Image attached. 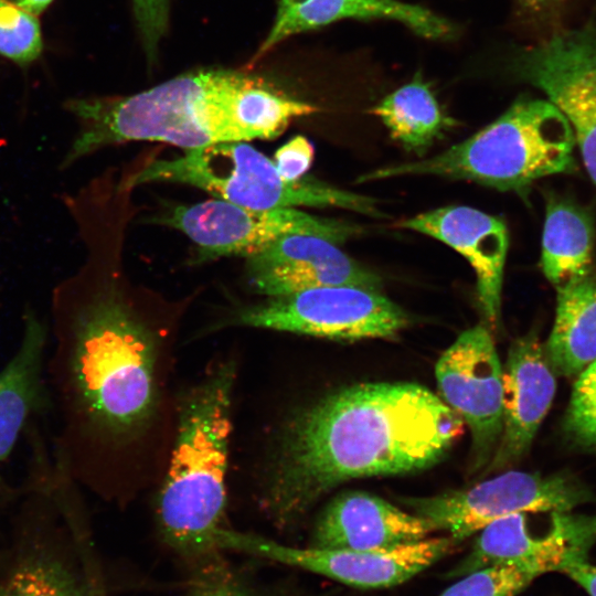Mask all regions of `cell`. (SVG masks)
<instances>
[{"instance_id": "obj_1", "label": "cell", "mask_w": 596, "mask_h": 596, "mask_svg": "<svg viewBox=\"0 0 596 596\" xmlns=\"http://www.w3.org/2000/svg\"><path fill=\"white\" fill-rule=\"evenodd\" d=\"M129 212L110 202L76 206L82 265L53 290L46 359L57 415L52 455L79 487L109 493L126 447L159 403L162 332L147 310L149 292L123 266Z\"/></svg>"}, {"instance_id": "obj_2", "label": "cell", "mask_w": 596, "mask_h": 596, "mask_svg": "<svg viewBox=\"0 0 596 596\" xmlns=\"http://www.w3.org/2000/svg\"><path fill=\"white\" fill-rule=\"evenodd\" d=\"M465 429L426 386L361 382L290 413L265 465L260 505L278 525L300 519L349 480L416 472L437 464Z\"/></svg>"}, {"instance_id": "obj_3", "label": "cell", "mask_w": 596, "mask_h": 596, "mask_svg": "<svg viewBox=\"0 0 596 596\" xmlns=\"http://www.w3.org/2000/svg\"><path fill=\"white\" fill-rule=\"evenodd\" d=\"M65 108L79 129L62 169L129 141H160L187 151L273 139L294 119L319 110L264 77L223 67L183 73L132 95L70 99Z\"/></svg>"}, {"instance_id": "obj_4", "label": "cell", "mask_w": 596, "mask_h": 596, "mask_svg": "<svg viewBox=\"0 0 596 596\" xmlns=\"http://www.w3.org/2000/svg\"><path fill=\"white\" fill-rule=\"evenodd\" d=\"M235 364L213 366L179 404L178 429L157 502L164 542L189 558H211L224 528Z\"/></svg>"}, {"instance_id": "obj_5", "label": "cell", "mask_w": 596, "mask_h": 596, "mask_svg": "<svg viewBox=\"0 0 596 596\" xmlns=\"http://www.w3.org/2000/svg\"><path fill=\"white\" fill-rule=\"evenodd\" d=\"M575 149L572 127L556 106L521 97L494 121L441 153L375 169L356 182L435 175L521 192L539 179L574 172Z\"/></svg>"}, {"instance_id": "obj_6", "label": "cell", "mask_w": 596, "mask_h": 596, "mask_svg": "<svg viewBox=\"0 0 596 596\" xmlns=\"http://www.w3.org/2000/svg\"><path fill=\"white\" fill-rule=\"evenodd\" d=\"M120 181L131 191L153 182L191 185L215 199L254 210L336 206L381 216L370 196L307 175L286 180L274 161L246 141L221 142L187 150L172 159L152 160Z\"/></svg>"}, {"instance_id": "obj_7", "label": "cell", "mask_w": 596, "mask_h": 596, "mask_svg": "<svg viewBox=\"0 0 596 596\" xmlns=\"http://www.w3.org/2000/svg\"><path fill=\"white\" fill-rule=\"evenodd\" d=\"M227 320L233 327L340 341L390 339L408 323L406 312L380 290L348 285L268 297L235 309Z\"/></svg>"}, {"instance_id": "obj_8", "label": "cell", "mask_w": 596, "mask_h": 596, "mask_svg": "<svg viewBox=\"0 0 596 596\" xmlns=\"http://www.w3.org/2000/svg\"><path fill=\"white\" fill-rule=\"evenodd\" d=\"M589 494L574 477L507 470L466 489L401 500L435 531L459 542L510 514L572 511Z\"/></svg>"}, {"instance_id": "obj_9", "label": "cell", "mask_w": 596, "mask_h": 596, "mask_svg": "<svg viewBox=\"0 0 596 596\" xmlns=\"http://www.w3.org/2000/svg\"><path fill=\"white\" fill-rule=\"evenodd\" d=\"M153 222L182 232L196 246L200 260L222 256L246 257L289 234L316 235L338 245L361 227L306 213L297 207L254 210L221 199L175 205Z\"/></svg>"}, {"instance_id": "obj_10", "label": "cell", "mask_w": 596, "mask_h": 596, "mask_svg": "<svg viewBox=\"0 0 596 596\" xmlns=\"http://www.w3.org/2000/svg\"><path fill=\"white\" fill-rule=\"evenodd\" d=\"M215 542L219 550L244 552L358 588H386L407 582L458 543L444 535L386 549L295 547L225 528L216 532Z\"/></svg>"}, {"instance_id": "obj_11", "label": "cell", "mask_w": 596, "mask_h": 596, "mask_svg": "<svg viewBox=\"0 0 596 596\" xmlns=\"http://www.w3.org/2000/svg\"><path fill=\"white\" fill-rule=\"evenodd\" d=\"M596 543V515L572 511L519 512L485 526L468 554L447 573L458 578L502 564H520L540 575L564 572L587 560Z\"/></svg>"}, {"instance_id": "obj_12", "label": "cell", "mask_w": 596, "mask_h": 596, "mask_svg": "<svg viewBox=\"0 0 596 596\" xmlns=\"http://www.w3.org/2000/svg\"><path fill=\"white\" fill-rule=\"evenodd\" d=\"M443 402L468 427L470 470L486 469L502 429L503 365L491 329L478 323L460 332L435 364Z\"/></svg>"}, {"instance_id": "obj_13", "label": "cell", "mask_w": 596, "mask_h": 596, "mask_svg": "<svg viewBox=\"0 0 596 596\" xmlns=\"http://www.w3.org/2000/svg\"><path fill=\"white\" fill-rule=\"evenodd\" d=\"M512 71L541 89L565 116L596 184V28L556 33L521 50L512 61Z\"/></svg>"}, {"instance_id": "obj_14", "label": "cell", "mask_w": 596, "mask_h": 596, "mask_svg": "<svg viewBox=\"0 0 596 596\" xmlns=\"http://www.w3.org/2000/svg\"><path fill=\"white\" fill-rule=\"evenodd\" d=\"M244 258L247 285L265 298L326 286L382 287L376 274L316 235H285Z\"/></svg>"}, {"instance_id": "obj_15", "label": "cell", "mask_w": 596, "mask_h": 596, "mask_svg": "<svg viewBox=\"0 0 596 596\" xmlns=\"http://www.w3.org/2000/svg\"><path fill=\"white\" fill-rule=\"evenodd\" d=\"M448 245L462 255L476 275V296L485 323L491 329L501 317V294L509 248L505 223L465 205H448L396 224Z\"/></svg>"}, {"instance_id": "obj_16", "label": "cell", "mask_w": 596, "mask_h": 596, "mask_svg": "<svg viewBox=\"0 0 596 596\" xmlns=\"http://www.w3.org/2000/svg\"><path fill=\"white\" fill-rule=\"evenodd\" d=\"M555 375L535 332L511 343L503 365L502 429L486 473L515 465L529 451L552 405Z\"/></svg>"}, {"instance_id": "obj_17", "label": "cell", "mask_w": 596, "mask_h": 596, "mask_svg": "<svg viewBox=\"0 0 596 596\" xmlns=\"http://www.w3.org/2000/svg\"><path fill=\"white\" fill-rule=\"evenodd\" d=\"M435 530L423 518L365 491L334 497L317 519L312 545L322 549H386L424 540Z\"/></svg>"}, {"instance_id": "obj_18", "label": "cell", "mask_w": 596, "mask_h": 596, "mask_svg": "<svg viewBox=\"0 0 596 596\" xmlns=\"http://www.w3.org/2000/svg\"><path fill=\"white\" fill-rule=\"evenodd\" d=\"M274 23L254 61L286 39L342 19H386L400 22L427 39H444L451 24L430 10L400 0H276Z\"/></svg>"}, {"instance_id": "obj_19", "label": "cell", "mask_w": 596, "mask_h": 596, "mask_svg": "<svg viewBox=\"0 0 596 596\" xmlns=\"http://www.w3.org/2000/svg\"><path fill=\"white\" fill-rule=\"evenodd\" d=\"M22 321L18 348L0 370V462L49 398V322L31 308L24 310Z\"/></svg>"}, {"instance_id": "obj_20", "label": "cell", "mask_w": 596, "mask_h": 596, "mask_svg": "<svg viewBox=\"0 0 596 596\" xmlns=\"http://www.w3.org/2000/svg\"><path fill=\"white\" fill-rule=\"evenodd\" d=\"M595 226L574 200L546 193L540 266L556 288L594 273Z\"/></svg>"}, {"instance_id": "obj_21", "label": "cell", "mask_w": 596, "mask_h": 596, "mask_svg": "<svg viewBox=\"0 0 596 596\" xmlns=\"http://www.w3.org/2000/svg\"><path fill=\"white\" fill-rule=\"evenodd\" d=\"M555 289L554 323L544 349L556 374L574 376L596 360V274Z\"/></svg>"}, {"instance_id": "obj_22", "label": "cell", "mask_w": 596, "mask_h": 596, "mask_svg": "<svg viewBox=\"0 0 596 596\" xmlns=\"http://www.w3.org/2000/svg\"><path fill=\"white\" fill-rule=\"evenodd\" d=\"M370 113L382 120L393 139L417 156L455 125L419 74L385 96Z\"/></svg>"}, {"instance_id": "obj_23", "label": "cell", "mask_w": 596, "mask_h": 596, "mask_svg": "<svg viewBox=\"0 0 596 596\" xmlns=\"http://www.w3.org/2000/svg\"><path fill=\"white\" fill-rule=\"evenodd\" d=\"M0 596H88V589L61 557L34 546L0 581Z\"/></svg>"}, {"instance_id": "obj_24", "label": "cell", "mask_w": 596, "mask_h": 596, "mask_svg": "<svg viewBox=\"0 0 596 596\" xmlns=\"http://www.w3.org/2000/svg\"><path fill=\"white\" fill-rule=\"evenodd\" d=\"M539 576L525 565H496L458 577L438 596H518Z\"/></svg>"}, {"instance_id": "obj_25", "label": "cell", "mask_w": 596, "mask_h": 596, "mask_svg": "<svg viewBox=\"0 0 596 596\" xmlns=\"http://www.w3.org/2000/svg\"><path fill=\"white\" fill-rule=\"evenodd\" d=\"M43 49L35 15L0 0V55L20 64L39 57Z\"/></svg>"}, {"instance_id": "obj_26", "label": "cell", "mask_w": 596, "mask_h": 596, "mask_svg": "<svg viewBox=\"0 0 596 596\" xmlns=\"http://www.w3.org/2000/svg\"><path fill=\"white\" fill-rule=\"evenodd\" d=\"M564 429L576 445L596 451V360L578 374L565 414Z\"/></svg>"}, {"instance_id": "obj_27", "label": "cell", "mask_w": 596, "mask_h": 596, "mask_svg": "<svg viewBox=\"0 0 596 596\" xmlns=\"http://www.w3.org/2000/svg\"><path fill=\"white\" fill-rule=\"evenodd\" d=\"M130 1L145 52L152 62L167 29L170 0Z\"/></svg>"}, {"instance_id": "obj_28", "label": "cell", "mask_w": 596, "mask_h": 596, "mask_svg": "<svg viewBox=\"0 0 596 596\" xmlns=\"http://www.w3.org/2000/svg\"><path fill=\"white\" fill-rule=\"evenodd\" d=\"M313 156L312 143L304 136H296L276 151L274 163L286 180L296 181L306 175Z\"/></svg>"}, {"instance_id": "obj_29", "label": "cell", "mask_w": 596, "mask_h": 596, "mask_svg": "<svg viewBox=\"0 0 596 596\" xmlns=\"http://www.w3.org/2000/svg\"><path fill=\"white\" fill-rule=\"evenodd\" d=\"M563 573L582 586L589 596H596V566L587 560L568 566Z\"/></svg>"}, {"instance_id": "obj_30", "label": "cell", "mask_w": 596, "mask_h": 596, "mask_svg": "<svg viewBox=\"0 0 596 596\" xmlns=\"http://www.w3.org/2000/svg\"><path fill=\"white\" fill-rule=\"evenodd\" d=\"M190 596H247L238 587L226 582L206 583L196 588Z\"/></svg>"}, {"instance_id": "obj_31", "label": "cell", "mask_w": 596, "mask_h": 596, "mask_svg": "<svg viewBox=\"0 0 596 596\" xmlns=\"http://www.w3.org/2000/svg\"><path fill=\"white\" fill-rule=\"evenodd\" d=\"M568 0H518L519 4L534 14H547L561 9Z\"/></svg>"}, {"instance_id": "obj_32", "label": "cell", "mask_w": 596, "mask_h": 596, "mask_svg": "<svg viewBox=\"0 0 596 596\" xmlns=\"http://www.w3.org/2000/svg\"><path fill=\"white\" fill-rule=\"evenodd\" d=\"M7 2L33 14L43 12L53 0H6Z\"/></svg>"}, {"instance_id": "obj_33", "label": "cell", "mask_w": 596, "mask_h": 596, "mask_svg": "<svg viewBox=\"0 0 596 596\" xmlns=\"http://www.w3.org/2000/svg\"><path fill=\"white\" fill-rule=\"evenodd\" d=\"M85 579L87 583L88 596H107L99 575L89 572L86 574Z\"/></svg>"}, {"instance_id": "obj_34", "label": "cell", "mask_w": 596, "mask_h": 596, "mask_svg": "<svg viewBox=\"0 0 596 596\" xmlns=\"http://www.w3.org/2000/svg\"><path fill=\"white\" fill-rule=\"evenodd\" d=\"M0 490H1V476H0Z\"/></svg>"}]
</instances>
